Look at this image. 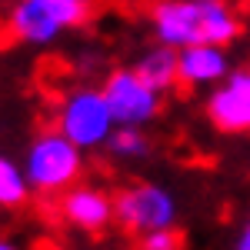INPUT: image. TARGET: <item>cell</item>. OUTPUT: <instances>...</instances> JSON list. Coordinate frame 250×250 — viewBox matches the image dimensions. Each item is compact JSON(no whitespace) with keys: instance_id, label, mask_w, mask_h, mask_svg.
<instances>
[{"instance_id":"6da1fadb","label":"cell","mask_w":250,"mask_h":250,"mask_svg":"<svg viewBox=\"0 0 250 250\" xmlns=\"http://www.w3.org/2000/svg\"><path fill=\"white\" fill-rule=\"evenodd\" d=\"M150 30L160 47H230L244 34L240 10L224 0H164L150 7Z\"/></svg>"},{"instance_id":"7a4b0ae2","label":"cell","mask_w":250,"mask_h":250,"mask_svg":"<svg viewBox=\"0 0 250 250\" xmlns=\"http://www.w3.org/2000/svg\"><path fill=\"white\" fill-rule=\"evenodd\" d=\"M54 130L67 137L80 154L90 150H107L110 137L117 130V120L107 107V97L94 83H77L63 90L54 110Z\"/></svg>"},{"instance_id":"3957f363","label":"cell","mask_w":250,"mask_h":250,"mask_svg":"<svg viewBox=\"0 0 250 250\" xmlns=\"http://www.w3.org/2000/svg\"><path fill=\"white\" fill-rule=\"evenodd\" d=\"M83 157L87 154H80L67 137H60L50 127V130H40L27 144L20 167H23V177L34 193L63 197L77 184H83Z\"/></svg>"},{"instance_id":"277c9868","label":"cell","mask_w":250,"mask_h":250,"mask_svg":"<svg viewBox=\"0 0 250 250\" xmlns=\"http://www.w3.org/2000/svg\"><path fill=\"white\" fill-rule=\"evenodd\" d=\"M94 14L87 0H17L7 10V34L23 47H50L83 27Z\"/></svg>"},{"instance_id":"5b68a950","label":"cell","mask_w":250,"mask_h":250,"mask_svg":"<svg viewBox=\"0 0 250 250\" xmlns=\"http://www.w3.org/2000/svg\"><path fill=\"white\" fill-rule=\"evenodd\" d=\"M180 217L177 193L157 180H137L114 193V224L127 233L147 237V233L173 230Z\"/></svg>"},{"instance_id":"8992f818","label":"cell","mask_w":250,"mask_h":250,"mask_svg":"<svg viewBox=\"0 0 250 250\" xmlns=\"http://www.w3.org/2000/svg\"><path fill=\"white\" fill-rule=\"evenodd\" d=\"M100 90L107 97V107H110V114H114L117 127H137V130H144L147 124H154L157 117H160V107H164V97L150 90L144 80L137 77L134 67H117L110 70L104 83H100Z\"/></svg>"},{"instance_id":"52a82bcc","label":"cell","mask_w":250,"mask_h":250,"mask_svg":"<svg viewBox=\"0 0 250 250\" xmlns=\"http://www.w3.org/2000/svg\"><path fill=\"white\" fill-rule=\"evenodd\" d=\"M207 120L220 134H250V70H233L207 97Z\"/></svg>"},{"instance_id":"ba28073f","label":"cell","mask_w":250,"mask_h":250,"mask_svg":"<svg viewBox=\"0 0 250 250\" xmlns=\"http://www.w3.org/2000/svg\"><path fill=\"white\" fill-rule=\"evenodd\" d=\"M60 217L74 227V230L83 233H100L114 224V197L97 187V184H77L74 190H67L57 200Z\"/></svg>"},{"instance_id":"9c48e42d","label":"cell","mask_w":250,"mask_h":250,"mask_svg":"<svg viewBox=\"0 0 250 250\" xmlns=\"http://www.w3.org/2000/svg\"><path fill=\"white\" fill-rule=\"evenodd\" d=\"M233 74V60L224 47H190L177 54V77L187 90H213Z\"/></svg>"},{"instance_id":"30bf717a","label":"cell","mask_w":250,"mask_h":250,"mask_svg":"<svg viewBox=\"0 0 250 250\" xmlns=\"http://www.w3.org/2000/svg\"><path fill=\"white\" fill-rule=\"evenodd\" d=\"M137 77L144 80L150 90H157V94H170L173 87L180 83V77H177V50H170V47H160V43H154V47H147L140 57H137L134 63Z\"/></svg>"},{"instance_id":"8fae6325","label":"cell","mask_w":250,"mask_h":250,"mask_svg":"<svg viewBox=\"0 0 250 250\" xmlns=\"http://www.w3.org/2000/svg\"><path fill=\"white\" fill-rule=\"evenodd\" d=\"M30 197V184L14 157L0 154V210H17Z\"/></svg>"},{"instance_id":"7c38bea8","label":"cell","mask_w":250,"mask_h":250,"mask_svg":"<svg viewBox=\"0 0 250 250\" xmlns=\"http://www.w3.org/2000/svg\"><path fill=\"white\" fill-rule=\"evenodd\" d=\"M107 154L114 160H120V164H137V160H144L150 154V140L137 127H117L110 144H107Z\"/></svg>"},{"instance_id":"4fadbf2b","label":"cell","mask_w":250,"mask_h":250,"mask_svg":"<svg viewBox=\"0 0 250 250\" xmlns=\"http://www.w3.org/2000/svg\"><path fill=\"white\" fill-rule=\"evenodd\" d=\"M137 250H180V233H177V230L147 233V237H140Z\"/></svg>"},{"instance_id":"5bb4252c","label":"cell","mask_w":250,"mask_h":250,"mask_svg":"<svg viewBox=\"0 0 250 250\" xmlns=\"http://www.w3.org/2000/svg\"><path fill=\"white\" fill-rule=\"evenodd\" d=\"M230 250H250V213L244 217V224H240V230H237V237H233Z\"/></svg>"},{"instance_id":"9a60e30c","label":"cell","mask_w":250,"mask_h":250,"mask_svg":"<svg viewBox=\"0 0 250 250\" xmlns=\"http://www.w3.org/2000/svg\"><path fill=\"white\" fill-rule=\"evenodd\" d=\"M0 250H23L17 240H10V237H0Z\"/></svg>"}]
</instances>
